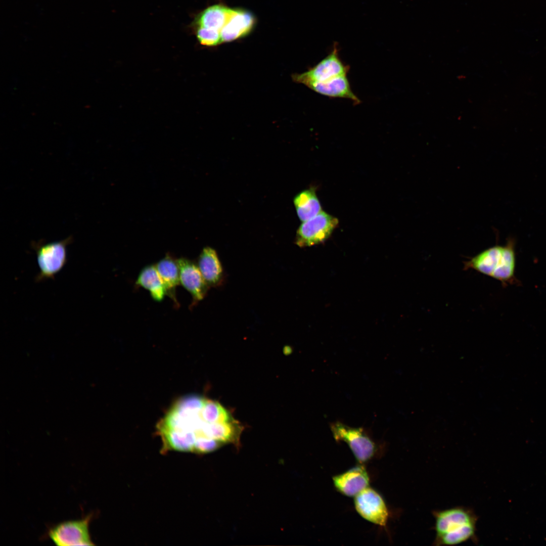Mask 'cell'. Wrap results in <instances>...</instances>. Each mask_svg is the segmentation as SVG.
Wrapping results in <instances>:
<instances>
[{
    "instance_id": "cell-1",
    "label": "cell",
    "mask_w": 546,
    "mask_h": 546,
    "mask_svg": "<svg viewBox=\"0 0 546 546\" xmlns=\"http://www.w3.org/2000/svg\"><path fill=\"white\" fill-rule=\"evenodd\" d=\"M435 519L434 545H452L477 540V516L468 508L456 507L433 512Z\"/></svg>"
},
{
    "instance_id": "cell-2",
    "label": "cell",
    "mask_w": 546,
    "mask_h": 546,
    "mask_svg": "<svg viewBox=\"0 0 546 546\" xmlns=\"http://www.w3.org/2000/svg\"><path fill=\"white\" fill-rule=\"evenodd\" d=\"M465 270L472 269L496 279L503 284L514 278L516 257L515 242L510 238L505 245L488 248L464 263Z\"/></svg>"
},
{
    "instance_id": "cell-3",
    "label": "cell",
    "mask_w": 546,
    "mask_h": 546,
    "mask_svg": "<svg viewBox=\"0 0 546 546\" xmlns=\"http://www.w3.org/2000/svg\"><path fill=\"white\" fill-rule=\"evenodd\" d=\"M72 242V238L69 237L57 242L32 243L39 268L37 282L54 279L64 267L67 261V246Z\"/></svg>"
},
{
    "instance_id": "cell-4",
    "label": "cell",
    "mask_w": 546,
    "mask_h": 546,
    "mask_svg": "<svg viewBox=\"0 0 546 546\" xmlns=\"http://www.w3.org/2000/svg\"><path fill=\"white\" fill-rule=\"evenodd\" d=\"M330 429L336 441L346 442L359 462H367L375 453L376 444L365 428L336 421L331 423Z\"/></svg>"
},
{
    "instance_id": "cell-5",
    "label": "cell",
    "mask_w": 546,
    "mask_h": 546,
    "mask_svg": "<svg viewBox=\"0 0 546 546\" xmlns=\"http://www.w3.org/2000/svg\"><path fill=\"white\" fill-rule=\"evenodd\" d=\"M93 514L78 520L65 521L51 527L48 537L57 545H94L89 533Z\"/></svg>"
},
{
    "instance_id": "cell-6",
    "label": "cell",
    "mask_w": 546,
    "mask_h": 546,
    "mask_svg": "<svg viewBox=\"0 0 546 546\" xmlns=\"http://www.w3.org/2000/svg\"><path fill=\"white\" fill-rule=\"evenodd\" d=\"M350 67L340 59L338 45L335 43L331 53L307 71L292 75L295 82L304 84L309 81L325 82L337 77L347 75Z\"/></svg>"
},
{
    "instance_id": "cell-7",
    "label": "cell",
    "mask_w": 546,
    "mask_h": 546,
    "mask_svg": "<svg viewBox=\"0 0 546 546\" xmlns=\"http://www.w3.org/2000/svg\"><path fill=\"white\" fill-rule=\"evenodd\" d=\"M338 223L337 218L322 211L301 224L296 232L295 244L304 247L323 243L330 237Z\"/></svg>"
},
{
    "instance_id": "cell-8",
    "label": "cell",
    "mask_w": 546,
    "mask_h": 546,
    "mask_svg": "<svg viewBox=\"0 0 546 546\" xmlns=\"http://www.w3.org/2000/svg\"><path fill=\"white\" fill-rule=\"evenodd\" d=\"M354 506L358 513L366 520L385 526L388 511L382 496L372 488L367 487L355 495Z\"/></svg>"
},
{
    "instance_id": "cell-9",
    "label": "cell",
    "mask_w": 546,
    "mask_h": 546,
    "mask_svg": "<svg viewBox=\"0 0 546 546\" xmlns=\"http://www.w3.org/2000/svg\"><path fill=\"white\" fill-rule=\"evenodd\" d=\"M180 283L190 293L193 305L203 300L210 288L204 280L196 263L184 257L177 259Z\"/></svg>"
},
{
    "instance_id": "cell-10",
    "label": "cell",
    "mask_w": 546,
    "mask_h": 546,
    "mask_svg": "<svg viewBox=\"0 0 546 546\" xmlns=\"http://www.w3.org/2000/svg\"><path fill=\"white\" fill-rule=\"evenodd\" d=\"M255 24L256 19L251 12L240 8L233 9L231 17L220 32L222 42L247 36Z\"/></svg>"
},
{
    "instance_id": "cell-11",
    "label": "cell",
    "mask_w": 546,
    "mask_h": 546,
    "mask_svg": "<svg viewBox=\"0 0 546 546\" xmlns=\"http://www.w3.org/2000/svg\"><path fill=\"white\" fill-rule=\"evenodd\" d=\"M198 267L209 287H219L224 282V271L217 252L206 247L199 254L197 262Z\"/></svg>"
},
{
    "instance_id": "cell-12",
    "label": "cell",
    "mask_w": 546,
    "mask_h": 546,
    "mask_svg": "<svg viewBox=\"0 0 546 546\" xmlns=\"http://www.w3.org/2000/svg\"><path fill=\"white\" fill-rule=\"evenodd\" d=\"M336 488L341 493L348 496L356 495L368 487L369 477L362 466H355L345 472L333 478Z\"/></svg>"
},
{
    "instance_id": "cell-13",
    "label": "cell",
    "mask_w": 546,
    "mask_h": 546,
    "mask_svg": "<svg viewBox=\"0 0 546 546\" xmlns=\"http://www.w3.org/2000/svg\"><path fill=\"white\" fill-rule=\"evenodd\" d=\"M304 85L314 92L331 98H344L351 100L354 104L361 101L351 89L347 75H343L325 82L309 81Z\"/></svg>"
},
{
    "instance_id": "cell-14",
    "label": "cell",
    "mask_w": 546,
    "mask_h": 546,
    "mask_svg": "<svg viewBox=\"0 0 546 546\" xmlns=\"http://www.w3.org/2000/svg\"><path fill=\"white\" fill-rule=\"evenodd\" d=\"M233 9L221 4L214 5L200 13L195 19V28H203L220 33L229 20Z\"/></svg>"
},
{
    "instance_id": "cell-15",
    "label": "cell",
    "mask_w": 546,
    "mask_h": 546,
    "mask_svg": "<svg viewBox=\"0 0 546 546\" xmlns=\"http://www.w3.org/2000/svg\"><path fill=\"white\" fill-rule=\"evenodd\" d=\"M155 265L164 284L167 295L173 300L174 305L177 307L178 303L176 297V288L180 283L177 259L171 255L167 254Z\"/></svg>"
},
{
    "instance_id": "cell-16",
    "label": "cell",
    "mask_w": 546,
    "mask_h": 546,
    "mask_svg": "<svg viewBox=\"0 0 546 546\" xmlns=\"http://www.w3.org/2000/svg\"><path fill=\"white\" fill-rule=\"evenodd\" d=\"M135 285L147 290L156 301H161L167 295L165 286L155 264L147 265L142 269Z\"/></svg>"
},
{
    "instance_id": "cell-17",
    "label": "cell",
    "mask_w": 546,
    "mask_h": 546,
    "mask_svg": "<svg viewBox=\"0 0 546 546\" xmlns=\"http://www.w3.org/2000/svg\"><path fill=\"white\" fill-rule=\"evenodd\" d=\"M298 217L302 221L309 220L318 214L322 207L315 190L312 188L302 191L294 199Z\"/></svg>"
},
{
    "instance_id": "cell-18",
    "label": "cell",
    "mask_w": 546,
    "mask_h": 546,
    "mask_svg": "<svg viewBox=\"0 0 546 546\" xmlns=\"http://www.w3.org/2000/svg\"><path fill=\"white\" fill-rule=\"evenodd\" d=\"M202 420L208 423H225L234 419L218 402L206 398L200 412Z\"/></svg>"
},
{
    "instance_id": "cell-19",
    "label": "cell",
    "mask_w": 546,
    "mask_h": 546,
    "mask_svg": "<svg viewBox=\"0 0 546 546\" xmlns=\"http://www.w3.org/2000/svg\"><path fill=\"white\" fill-rule=\"evenodd\" d=\"M196 34L199 41L202 45L213 47L222 43L219 32L203 28H196Z\"/></svg>"
}]
</instances>
